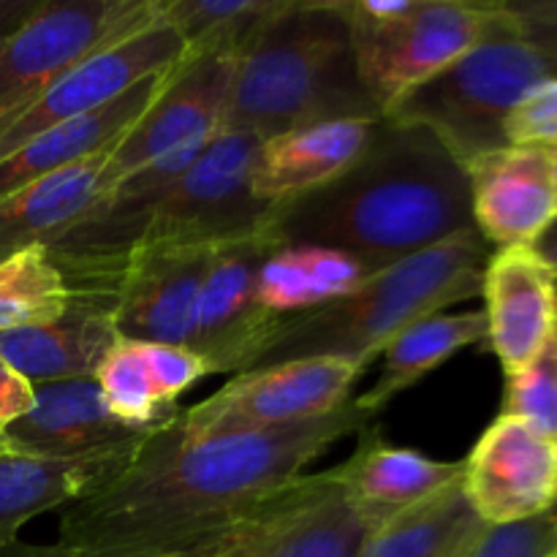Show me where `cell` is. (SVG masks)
<instances>
[{"label": "cell", "mask_w": 557, "mask_h": 557, "mask_svg": "<svg viewBox=\"0 0 557 557\" xmlns=\"http://www.w3.org/2000/svg\"><path fill=\"white\" fill-rule=\"evenodd\" d=\"M553 79H557V30L515 16L504 33L408 92L384 112V120L430 131L457 161L468 163L509 147L504 134L509 114L528 92Z\"/></svg>", "instance_id": "5b68a950"}, {"label": "cell", "mask_w": 557, "mask_h": 557, "mask_svg": "<svg viewBox=\"0 0 557 557\" xmlns=\"http://www.w3.org/2000/svg\"><path fill=\"white\" fill-rule=\"evenodd\" d=\"M493 250L476 228H468L386 267L357 292L310 313L283 319L248 370L315 357L351 359L370 368L403 330L444 313L449 305L482 297L484 267Z\"/></svg>", "instance_id": "277c9868"}, {"label": "cell", "mask_w": 557, "mask_h": 557, "mask_svg": "<svg viewBox=\"0 0 557 557\" xmlns=\"http://www.w3.org/2000/svg\"><path fill=\"white\" fill-rule=\"evenodd\" d=\"M275 248L281 245L264 223L256 232L212 245L190 346L207 375L245 373L281 324L259 302V270Z\"/></svg>", "instance_id": "7c38bea8"}, {"label": "cell", "mask_w": 557, "mask_h": 557, "mask_svg": "<svg viewBox=\"0 0 557 557\" xmlns=\"http://www.w3.org/2000/svg\"><path fill=\"white\" fill-rule=\"evenodd\" d=\"M277 245H321L386 270L473 226L466 166L419 125L381 120L364 156L332 183L272 207Z\"/></svg>", "instance_id": "7a4b0ae2"}, {"label": "cell", "mask_w": 557, "mask_h": 557, "mask_svg": "<svg viewBox=\"0 0 557 557\" xmlns=\"http://www.w3.org/2000/svg\"><path fill=\"white\" fill-rule=\"evenodd\" d=\"M261 139L221 125L147 212L139 245H218L256 232L272 207L253 194Z\"/></svg>", "instance_id": "ba28073f"}, {"label": "cell", "mask_w": 557, "mask_h": 557, "mask_svg": "<svg viewBox=\"0 0 557 557\" xmlns=\"http://www.w3.org/2000/svg\"><path fill=\"white\" fill-rule=\"evenodd\" d=\"M549 172H553V185L557 194V147H549Z\"/></svg>", "instance_id": "74e56055"}, {"label": "cell", "mask_w": 557, "mask_h": 557, "mask_svg": "<svg viewBox=\"0 0 557 557\" xmlns=\"http://www.w3.org/2000/svg\"><path fill=\"white\" fill-rule=\"evenodd\" d=\"M487 348L506 379L522 373L557 330V272L533 245L498 248L482 281Z\"/></svg>", "instance_id": "9a60e30c"}, {"label": "cell", "mask_w": 557, "mask_h": 557, "mask_svg": "<svg viewBox=\"0 0 557 557\" xmlns=\"http://www.w3.org/2000/svg\"><path fill=\"white\" fill-rule=\"evenodd\" d=\"M484 528L457 479L435 498L381 525L362 557H468Z\"/></svg>", "instance_id": "83f0119b"}, {"label": "cell", "mask_w": 557, "mask_h": 557, "mask_svg": "<svg viewBox=\"0 0 557 557\" xmlns=\"http://www.w3.org/2000/svg\"><path fill=\"white\" fill-rule=\"evenodd\" d=\"M172 69L139 82L107 107L96 109L79 120H71L60 128L47 131L38 139L27 141L25 147L11 152L9 158H3L0 161V199L92 156V152L112 147L150 109V103L166 85Z\"/></svg>", "instance_id": "7402d4cb"}, {"label": "cell", "mask_w": 557, "mask_h": 557, "mask_svg": "<svg viewBox=\"0 0 557 557\" xmlns=\"http://www.w3.org/2000/svg\"><path fill=\"white\" fill-rule=\"evenodd\" d=\"M71 305V286L47 245H30L0 261V335L58 321Z\"/></svg>", "instance_id": "f1b7e54d"}, {"label": "cell", "mask_w": 557, "mask_h": 557, "mask_svg": "<svg viewBox=\"0 0 557 557\" xmlns=\"http://www.w3.org/2000/svg\"><path fill=\"white\" fill-rule=\"evenodd\" d=\"M553 511H555V517H557V506H555V509H553Z\"/></svg>", "instance_id": "ab89813d"}, {"label": "cell", "mask_w": 557, "mask_h": 557, "mask_svg": "<svg viewBox=\"0 0 557 557\" xmlns=\"http://www.w3.org/2000/svg\"><path fill=\"white\" fill-rule=\"evenodd\" d=\"M112 147L0 199V261L30 245L54 243L90 210L101 196L103 166Z\"/></svg>", "instance_id": "cb8c5ba5"}, {"label": "cell", "mask_w": 557, "mask_h": 557, "mask_svg": "<svg viewBox=\"0 0 557 557\" xmlns=\"http://www.w3.org/2000/svg\"><path fill=\"white\" fill-rule=\"evenodd\" d=\"M212 245H139L107 283L117 335L125 341L194 346L201 283Z\"/></svg>", "instance_id": "4fadbf2b"}, {"label": "cell", "mask_w": 557, "mask_h": 557, "mask_svg": "<svg viewBox=\"0 0 557 557\" xmlns=\"http://www.w3.org/2000/svg\"><path fill=\"white\" fill-rule=\"evenodd\" d=\"M379 275L351 253L321 245H281L259 270V302L275 319L310 313Z\"/></svg>", "instance_id": "484cf974"}, {"label": "cell", "mask_w": 557, "mask_h": 557, "mask_svg": "<svg viewBox=\"0 0 557 557\" xmlns=\"http://www.w3.org/2000/svg\"><path fill=\"white\" fill-rule=\"evenodd\" d=\"M183 54V38L161 14L156 25L82 60L60 79H54L47 90L38 92L33 101L0 120V161L47 131L85 117L112 103L139 82L163 74L180 63Z\"/></svg>", "instance_id": "8fae6325"}, {"label": "cell", "mask_w": 557, "mask_h": 557, "mask_svg": "<svg viewBox=\"0 0 557 557\" xmlns=\"http://www.w3.org/2000/svg\"><path fill=\"white\" fill-rule=\"evenodd\" d=\"M468 557H557L555 511L517 525H487Z\"/></svg>", "instance_id": "1f68e13d"}, {"label": "cell", "mask_w": 557, "mask_h": 557, "mask_svg": "<svg viewBox=\"0 0 557 557\" xmlns=\"http://www.w3.org/2000/svg\"><path fill=\"white\" fill-rule=\"evenodd\" d=\"M462 490L490 528L549 515L557 506V444L525 419L500 413L462 460Z\"/></svg>", "instance_id": "5bb4252c"}, {"label": "cell", "mask_w": 557, "mask_h": 557, "mask_svg": "<svg viewBox=\"0 0 557 557\" xmlns=\"http://www.w3.org/2000/svg\"><path fill=\"white\" fill-rule=\"evenodd\" d=\"M205 375V362L190 348L120 337L98 368L96 381L103 403L120 422L161 430L180 413V395Z\"/></svg>", "instance_id": "ffe728a7"}, {"label": "cell", "mask_w": 557, "mask_h": 557, "mask_svg": "<svg viewBox=\"0 0 557 557\" xmlns=\"http://www.w3.org/2000/svg\"><path fill=\"white\" fill-rule=\"evenodd\" d=\"M476 232L498 248L536 245L557 218L549 150L509 145L462 163Z\"/></svg>", "instance_id": "2e32d148"}, {"label": "cell", "mask_w": 557, "mask_h": 557, "mask_svg": "<svg viewBox=\"0 0 557 557\" xmlns=\"http://www.w3.org/2000/svg\"><path fill=\"white\" fill-rule=\"evenodd\" d=\"M379 117L343 0H283L239 52L223 125L267 141L305 125Z\"/></svg>", "instance_id": "3957f363"}, {"label": "cell", "mask_w": 557, "mask_h": 557, "mask_svg": "<svg viewBox=\"0 0 557 557\" xmlns=\"http://www.w3.org/2000/svg\"><path fill=\"white\" fill-rule=\"evenodd\" d=\"M283 0H161L163 20L180 33L185 52H243Z\"/></svg>", "instance_id": "f546056e"}, {"label": "cell", "mask_w": 557, "mask_h": 557, "mask_svg": "<svg viewBox=\"0 0 557 557\" xmlns=\"http://www.w3.org/2000/svg\"><path fill=\"white\" fill-rule=\"evenodd\" d=\"M286 493L277 495L270 506H264L259 515L250 517V520L243 522L239 528H234L232 533H226V536L218 539V542L207 544V547L196 549V553H190L188 557H270L277 517H281Z\"/></svg>", "instance_id": "836d02e7"}, {"label": "cell", "mask_w": 557, "mask_h": 557, "mask_svg": "<svg viewBox=\"0 0 557 557\" xmlns=\"http://www.w3.org/2000/svg\"><path fill=\"white\" fill-rule=\"evenodd\" d=\"M343 14L381 117L515 22L506 0H343Z\"/></svg>", "instance_id": "8992f818"}, {"label": "cell", "mask_w": 557, "mask_h": 557, "mask_svg": "<svg viewBox=\"0 0 557 557\" xmlns=\"http://www.w3.org/2000/svg\"><path fill=\"white\" fill-rule=\"evenodd\" d=\"M156 430L120 422L103 403L96 379L36 384L30 411L5 430L11 449L36 460H82L136 449Z\"/></svg>", "instance_id": "e0dca14e"}, {"label": "cell", "mask_w": 557, "mask_h": 557, "mask_svg": "<svg viewBox=\"0 0 557 557\" xmlns=\"http://www.w3.org/2000/svg\"><path fill=\"white\" fill-rule=\"evenodd\" d=\"M487 343V319L484 310L466 313H433L403 330L384 351V368L379 379L354 397V406L368 419H375L397 395L417 386L424 375L438 370L446 359L466 348Z\"/></svg>", "instance_id": "4316f807"}, {"label": "cell", "mask_w": 557, "mask_h": 557, "mask_svg": "<svg viewBox=\"0 0 557 557\" xmlns=\"http://www.w3.org/2000/svg\"><path fill=\"white\" fill-rule=\"evenodd\" d=\"M364 370L351 359L335 357L248 370L196 406L180 408L177 422L188 435L264 433L315 422L351 400V389Z\"/></svg>", "instance_id": "9c48e42d"}, {"label": "cell", "mask_w": 557, "mask_h": 557, "mask_svg": "<svg viewBox=\"0 0 557 557\" xmlns=\"http://www.w3.org/2000/svg\"><path fill=\"white\" fill-rule=\"evenodd\" d=\"M332 471L354 509L379 531L462 479V462H441L417 449L392 446L379 428L368 424L359 430L354 455Z\"/></svg>", "instance_id": "d6986e66"}, {"label": "cell", "mask_w": 557, "mask_h": 557, "mask_svg": "<svg viewBox=\"0 0 557 557\" xmlns=\"http://www.w3.org/2000/svg\"><path fill=\"white\" fill-rule=\"evenodd\" d=\"M9 455H16L14 449H11V444H9V438H5L3 433H0V457H9Z\"/></svg>", "instance_id": "f35d334b"}, {"label": "cell", "mask_w": 557, "mask_h": 557, "mask_svg": "<svg viewBox=\"0 0 557 557\" xmlns=\"http://www.w3.org/2000/svg\"><path fill=\"white\" fill-rule=\"evenodd\" d=\"M117 341L112 294L71 288V305L58 321L3 332L0 357L33 386L49 381L96 379L98 368Z\"/></svg>", "instance_id": "ac0fdd59"}, {"label": "cell", "mask_w": 557, "mask_h": 557, "mask_svg": "<svg viewBox=\"0 0 557 557\" xmlns=\"http://www.w3.org/2000/svg\"><path fill=\"white\" fill-rule=\"evenodd\" d=\"M188 555H180V557H188ZM0 557H92V555L74 553V549L60 547L58 542H54V544H22V542H16L14 547L3 549Z\"/></svg>", "instance_id": "d590c367"}, {"label": "cell", "mask_w": 557, "mask_h": 557, "mask_svg": "<svg viewBox=\"0 0 557 557\" xmlns=\"http://www.w3.org/2000/svg\"><path fill=\"white\" fill-rule=\"evenodd\" d=\"M136 449L109 451L82 460L0 457V553L20 542V531L33 517L65 509L76 498L117 476Z\"/></svg>", "instance_id": "603a6c76"}, {"label": "cell", "mask_w": 557, "mask_h": 557, "mask_svg": "<svg viewBox=\"0 0 557 557\" xmlns=\"http://www.w3.org/2000/svg\"><path fill=\"white\" fill-rule=\"evenodd\" d=\"M373 533L335 471H324L302 476L286 493L270 557H362Z\"/></svg>", "instance_id": "d4e9b609"}, {"label": "cell", "mask_w": 557, "mask_h": 557, "mask_svg": "<svg viewBox=\"0 0 557 557\" xmlns=\"http://www.w3.org/2000/svg\"><path fill=\"white\" fill-rule=\"evenodd\" d=\"M509 145L557 147V79L528 92L504 125Z\"/></svg>", "instance_id": "d6a6232c"}, {"label": "cell", "mask_w": 557, "mask_h": 557, "mask_svg": "<svg viewBox=\"0 0 557 557\" xmlns=\"http://www.w3.org/2000/svg\"><path fill=\"white\" fill-rule=\"evenodd\" d=\"M239 52H185L145 114L120 136L103 166L101 194L139 169L201 150L221 131Z\"/></svg>", "instance_id": "30bf717a"}, {"label": "cell", "mask_w": 557, "mask_h": 557, "mask_svg": "<svg viewBox=\"0 0 557 557\" xmlns=\"http://www.w3.org/2000/svg\"><path fill=\"white\" fill-rule=\"evenodd\" d=\"M533 248H536L539 256H542V259L557 272V218L549 223L547 232L536 239V245H533Z\"/></svg>", "instance_id": "8d00e7d4"}, {"label": "cell", "mask_w": 557, "mask_h": 557, "mask_svg": "<svg viewBox=\"0 0 557 557\" xmlns=\"http://www.w3.org/2000/svg\"><path fill=\"white\" fill-rule=\"evenodd\" d=\"M500 413L525 419L557 444V330L522 373L506 379Z\"/></svg>", "instance_id": "4dcf8cb0"}, {"label": "cell", "mask_w": 557, "mask_h": 557, "mask_svg": "<svg viewBox=\"0 0 557 557\" xmlns=\"http://www.w3.org/2000/svg\"><path fill=\"white\" fill-rule=\"evenodd\" d=\"M161 0H38L0 36V120L82 60L161 20Z\"/></svg>", "instance_id": "52a82bcc"}, {"label": "cell", "mask_w": 557, "mask_h": 557, "mask_svg": "<svg viewBox=\"0 0 557 557\" xmlns=\"http://www.w3.org/2000/svg\"><path fill=\"white\" fill-rule=\"evenodd\" d=\"M381 120H332L261 141L253 194L277 207L332 183L364 156Z\"/></svg>", "instance_id": "44dd1931"}, {"label": "cell", "mask_w": 557, "mask_h": 557, "mask_svg": "<svg viewBox=\"0 0 557 557\" xmlns=\"http://www.w3.org/2000/svg\"><path fill=\"white\" fill-rule=\"evenodd\" d=\"M36 403V386L0 357V433L20 422Z\"/></svg>", "instance_id": "e575fe53"}, {"label": "cell", "mask_w": 557, "mask_h": 557, "mask_svg": "<svg viewBox=\"0 0 557 557\" xmlns=\"http://www.w3.org/2000/svg\"><path fill=\"white\" fill-rule=\"evenodd\" d=\"M354 397L330 417L264 433L188 435L177 417L128 466L60 511L58 544L92 557H180L218 542L368 428Z\"/></svg>", "instance_id": "6da1fadb"}]
</instances>
